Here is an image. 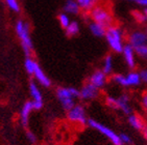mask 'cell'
Instances as JSON below:
<instances>
[{"mask_svg": "<svg viewBox=\"0 0 147 145\" xmlns=\"http://www.w3.org/2000/svg\"><path fill=\"white\" fill-rule=\"evenodd\" d=\"M26 138L28 139V141L31 143V144H36L38 141L37 136H36L31 131H26Z\"/></svg>", "mask_w": 147, "mask_h": 145, "instance_id": "83f0119b", "label": "cell"}, {"mask_svg": "<svg viewBox=\"0 0 147 145\" xmlns=\"http://www.w3.org/2000/svg\"><path fill=\"white\" fill-rule=\"evenodd\" d=\"M37 64H38V62L36 61L34 58H31V56L26 57L25 61H24V67H25L26 72L30 76L34 75V69H36V67H37Z\"/></svg>", "mask_w": 147, "mask_h": 145, "instance_id": "44dd1931", "label": "cell"}, {"mask_svg": "<svg viewBox=\"0 0 147 145\" xmlns=\"http://www.w3.org/2000/svg\"><path fill=\"white\" fill-rule=\"evenodd\" d=\"M57 19H59V25L62 26V28H64V29H66V28L68 27V25L71 22L70 18H69V15L66 14V13H61V14L59 15V17H57Z\"/></svg>", "mask_w": 147, "mask_h": 145, "instance_id": "cb8c5ba5", "label": "cell"}, {"mask_svg": "<svg viewBox=\"0 0 147 145\" xmlns=\"http://www.w3.org/2000/svg\"><path fill=\"white\" fill-rule=\"evenodd\" d=\"M142 134H143V136H144L145 140L147 141V126H144V128H143V130H142Z\"/></svg>", "mask_w": 147, "mask_h": 145, "instance_id": "d6a6232c", "label": "cell"}, {"mask_svg": "<svg viewBox=\"0 0 147 145\" xmlns=\"http://www.w3.org/2000/svg\"><path fill=\"white\" fill-rule=\"evenodd\" d=\"M79 30H80V28H79L78 22H76V21H71L70 24L68 25V27L65 29V32L67 36L73 37V36L77 35L79 33Z\"/></svg>", "mask_w": 147, "mask_h": 145, "instance_id": "ffe728a7", "label": "cell"}, {"mask_svg": "<svg viewBox=\"0 0 147 145\" xmlns=\"http://www.w3.org/2000/svg\"><path fill=\"white\" fill-rule=\"evenodd\" d=\"M29 94H30L31 102L34 105V110H41L43 108V105H44L42 91L40 89L37 82L32 81V80L29 83Z\"/></svg>", "mask_w": 147, "mask_h": 145, "instance_id": "ba28073f", "label": "cell"}, {"mask_svg": "<svg viewBox=\"0 0 147 145\" xmlns=\"http://www.w3.org/2000/svg\"><path fill=\"white\" fill-rule=\"evenodd\" d=\"M55 93L63 109L66 111L72 108L75 105V100L79 98V89L75 87H59Z\"/></svg>", "mask_w": 147, "mask_h": 145, "instance_id": "3957f363", "label": "cell"}, {"mask_svg": "<svg viewBox=\"0 0 147 145\" xmlns=\"http://www.w3.org/2000/svg\"><path fill=\"white\" fill-rule=\"evenodd\" d=\"M32 76H34V79L37 80L38 83L41 84L42 86H44V87H50L51 86L50 79L47 77V75L44 72L43 69L40 67L39 64H37V67H36V69H34V75Z\"/></svg>", "mask_w": 147, "mask_h": 145, "instance_id": "5bb4252c", "label": "cell"}, {"mask_svg": "<svg viewBox=\"0 0 147 145\" xmlns=\"http://www.w3.org/2000/svg\"><path fill=\"white\" fill-rule=\"evenodd\" d=\"M141 83V77L139 72L133 70L127 75H125V87H136L139 86Z\"/></svg>", "mask_w": 147, "mask_h": 145, "instance_id": "9a60e30c", "label": "cell"}, {"mask_svg": "<svg viewBox=\"0 0 147 145\" xmlns=\"http://www.w3.org/2000/svg\"><path fill=\"white\" fill-rule=\"evenodd\" d=\"M133 2H135L136 4L140 6H143V7H147V0H131Z\"/></svg>", "mask_w": 147, "mask_h": 145, "instance_id": "1f68e13d", "label": "cell"}, {"mask_svg": "<svg viewBox=\"0 0 147 145\" xmlns=\"http://www.w3.org/2000/svg\"><path fill=\"white\" fill-rule=\"evenodd\" d=\"M121 53L123 55V59H124L126 67L130 71L135 70L137 63V54L136 51H135V48L133 46H130L129 44H125Z\"/></svg>", "mask_w": 147, "mask_h": 145, "instance_id": "9c48e42d", "label": "cell"}, {"mask_svg": "<svg viewBox=\"0 0 147 145\" xmlns=\"http://www.w3.org/2000/svg\"><path fill=\"white\" fill-rule=\"evenodd\" d=\"M102 71L107 75H111L113 74L114 70V57L112 54H108L103 59V63H102Z\"/></svg>", "mask_w": 147, "mask_h": 145, "instance_id": "d6986e66", "label": "cell"}, {"mask_svg": "<svg viewBox=\"0 0 147 145\" xmlns=\"http://www.w3.org/2000/svg\"><path fill=\"white\" fill-rule=\"evenodd\" d=\"M120 136V139H121V142L123 145H131L133 144V139L130 138L129 135H127L126 133H122V134H119Z\"/></svg>", "mask_w": 147, "mask_h": 145, "instance_id": "4316f807", "label": "cell"}, {"mask_svg": "<svg viewBox=\"0 0 147 145\" xmlns=\"http://www.w3.org/2000/svg\"><path fill=\"white\" fill-rule=\"evenodd\" d=\"M99 90L97 87H95L94 85H92L91 83H89L88 81L86 82L82 87L79 89V98H82L84 100H92L98 98L99 95Z\"/></svg>", "mask_w": 147, "mask_h": 145, "instance_id": "30bf717a", "label": "cell"}, {"mask_svg": "<svg viewBox=\"0 0 147 145\" xmlns=\"http://www.w3.org/2000/svg\"><path fill=\"white\" fill-rule=\"evenodd\" d=\"M34 110V105H32L31 100H27L24 103L21 111H20V121H21L23 126H27L29 121V116H30L31 112Z\"/></svg>", "mask_w": 147, "mask_h": 145, "instance_id": "4fadbf2b", "label": "cell"}, {"mask_svg": "<svg viewBox=\"0 0 147 145\" xmlns=\"http://www.w3.org/2000/svg\"><path fill=\"white\" fill-rule=\"evenodd\" d=\"M127 121L129 123V126L133 128H135L136 131H142L145 126L142 118L139 115L135 114V113H131V114L127 115Z\"/></svg>", "mask_w": 147, "mask_h": 145, "instance_id": "e0dca14e", "label": "cell"}, {"mask_svg": "<svg viewBox=\"0 0 147 145\" xmlns=\"http://www.w3.org/2000/svg\"><path fill=\"white\" fill-rule=\"evenodd\" d=\"M63 11H64V13L68 15H78L82 9L78 5L76 0H66Z\"/></svg>", "mask_w": 147, "mask_h": 145, "instance_id": "2e32d148", "label": "cell"}, {"mask_svg": "<svg viewBox=\"0 0 147 145\" xmlns=\"http://www.w3.org/2000/svg\"><path fill=\"white\" fill-rule=\"evenodd\" d=\"M127 41L130 46L134 48H137L139 46L146 45L147 44V34L145 31L142 30H135L131 33H129L127 37Z\"/></svg>", "mask_w": 147, "mask_h": 145, "instance_id": "7c38bea8", "label": "cell"}, {"mask_svg": "<svg viewBox=\"0 0 147 145\" xmlns=\"http://www.w3.org/2000/svg\"><path fill=\"white\" fill-rule=\"evenodd\" d=\"M139 74L141 77V82L147 85V67H143L142 70H140Z\"/></svg>", "mask_w": 147, "mask_h": 145, "instance_id": "f546056e", "label": "cell"}, {"mask_svg": "<svg viewBox=\"0 0 147 145\" xmlns=\"http://www.w3.org/2000/svg\"><path fill=\"white\" fill-rule=\"evenodd\" d=\"M112 81L114 83L118 84L120 86L125 87V76L122 75V74H113L112 75Z\"/></svg>", "mask_w": 147, "mask_h": 145, "instance_id": "d4e9b609", "label": "cell"}, {"mask_svg": "<svg viewBox=\"0 0 147 145\" xmlns=\"http://www.w3.org/2000/svg\"><path fill=\"white\" fill-rule=\"evenodd\" d=\"M87 124L90 128H94L98 133H100L101 135H103L105 138H108L114 145H123L121 142V139H120L119 134H117L116 132L114 131V130H112L111 128H109V126L102 124L101 122H99V121L93 119V118L88 119V123Z\"/></svg>", "mask_w": 147, "mask_h": 145, "instance_id": "8992f818", "label": "cell"}, {"mask_svg": "<svg viewBox=\"0 0 147 145\" xmlns=\"http://www.w3.org/2000/svg\"><path fill=\"white\" fill-rule=\"evenodd\" d=\"M105 103L110 108L120 110L122 113L129 115L133 113V108L130 106V98L127 93H122L118 98L114 96H107Z\"/></svg>", "mask_w": 147, "mask_h": 145, "instance_id": "5b68a950", "label": "cell"}, {"mask_svg": "<svg viewBox=\"0 0 147 145\" xmlns=\"http://www.w3.org/2000/svg\"><path fill=\"white\" fill-rule=\"evenodd\" d=\"M90 17L93 22H96L100 25L105 26V28L113 25L114 18L110 9L105 5L96 4L90 11Z\"/></svg>", "mask_w": 147, "mask_h": 145, "instance_id": "277c9868", "label": "cell"}, {"mask_svg": "<svg viewBox=\"0 0 147 145\" xmlns=\"http://www.w3.org/2000/svg\"><path fill=\"white\" fill-rule=\"evenodd\" d=\"M80 9L85 11H90L97 4L98 0H76Z\"/></svg>", "mask_w": 147, "mask_h": 145, "instance_id": "7402d4cb", "label": "cell"}, {"mask_svg": "<svg viewBox=\"0 0 147 145\" xmlns=\"http://www.w3.org/2000/svg\"><path fill=\"white\" fill-rule=\"evenodd\" d=\"M15 30H16V34L19 39L25 56L26 57L31 56V53L34 51V44H32V39L30 36L29 24L24 20H18L15 25Z\"/></svg>", "mask_w": 147, "mask_h": 145, "instance_id": "6da1fadb", "label": "cell"}, {"mask_svg": "<svg viewBox=\"0 0 147 145\" xmlns=\"http://www.w3.org/2000/svg\"><path fill=\"white\" fill-rule=\"evenodd\" d=\"M135 51H136L137 57L141 58L144 61H147V44L135 48Z\"/></svg>", "mask_w": 147, "mask_h": 145, "instance_id": "603a6c76", "label": "cell"}, {"mask_svg": "<svg viewBox=\"0 0 147 145\" xmlns=\"http://www.w3.org/2000/svg\"><path fill=\"white\" fill-rule=\"evenodd\" d=\"M88 82L97 87L98 89H101L102 87L105 86V84L108 82V75L105 74L102 70H96L90 75Z\"/></svg>", "mask_w": 147, "mask_h": 145, "instance_id": "8fae6325", "label": "cell"}, {"mask_svg": "<svg viewBox=\"0 0 147 145\" xmlns=\"http://www.w3.org/2000/svg\"><path fill=\"white\" fill-rule=\"evenodd\" d=\"M5 3L7 7L14 13H19L21 7H20L19 1L18 0H5Z\"/></svg>", "mask_w": 147, "mask_h": 145, "instance_id": "484cf974", "label": "cell"}, {"mask_svg": "<svg viewBox=\"0 0 147 145\" xmlns=\"http://www.w3.org/2000/svg\"><path fill=\"white\" fill-rule=\"evenodd\" d=\"M67 118L72 123H76L79 126H86L88 123L86 108L79 104H75L72 108L67 111Z\"/></svg>", "mask_w": 147, "mask_h": 145, "instance_id": "52a82bcc", "label": "cell"}, {"mask_svg": "<svg viewBox=\"0 0 147 145\" xmlns=\"http://www.w3.org/2000/svg\"><path fill=\"white\" fill-rule=\"evenodd\" d=\"M145 32H146V34H147V27H146V30H145Z\"/></svg>", "mask_w": 147, "mask_h": 145, "instance_id": "e575fe53", "label": "cell"}, {"mask_svg": "<svg viewBox=\"0 0 147 145\" xmlns=\"http://www.w3.org/2000/svg\"><path fill=\"white\" fill-rule=\"evenodd\" d=\"M89 29H90L91 33L96 37H105V31H107V28L105 26L100 25L96 22H93V21L89 24Z\"/></svg>", "mask_w": 147, "mask_h": 145, "instance_id": "ac0fdd59", "label": "cell"}, {"mask_svg": "<svg viewBox=\"0 0 147 145\" xmlns=\"http://www.w3.org/2000/svg\"><path fill=\"white\" fill-rule=\"evenodd\" d=\"M143 15H144V17H145V19H146V21H147V7H144V9H143Z\"/></svg>", "mask_w": 147, "mask_h": 145, "instance_id": "836d02e7", "label": "cell"}, {"mask_svg": "<svg viewBox=\"0 0 147 145\" xmlns=\"http://www.w3.org/2000/svg\"><path fill=\"white\" fill-rule=\"evenodd\" d=\"M134 17L136 18V20L138 21L139 23H144L145 21H146V19H145L143 13H141V11H134Z\"/></svg>", "mask_w": 147, "mask_h": 145, "instance_id": "f1b7e54d", "label": "cell"}, {"mask_svg": "<svg viewBox=\"0 0 147 145\" xmlns=\"http://www.w3.org/2000/svg\"><path fill=\"white\" fill-rule=\"evenodd\" d=\"M141 102H142V106H143V108L147 111V92H145L144 94L142 95Z\"/></svg>", "mask_w": 147, "mask_h": 145, "instance_id": "4dcf8cb0", "label": "cell"}, {"mask_svg": "<svg viewBox=\"0 0 147 145\" xmlns=\"http://www.w3.org/2000/svg\"><path fill=\"white\" fill-rule=\"evenodd\" d=\"M105 41L108 43L111 50L115 53H121L124 48V34L121 28L117 26H110L107 28L105 34Z\"/></svg>", "mask_w": 147, "mask_h": 145, "instance_id": "7a4b0ae2", "label": "cell"}]
</instances>
